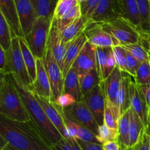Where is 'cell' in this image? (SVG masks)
Returning a JSON list of instances; mask_svg holds the SVG:
<instances>
[{
	"label": "cell",
	"instance_id": "obj_1",
	"mask_svg": "<svg viewBox=\"0 0 150 150\" xmlns=\"http://www.w3.org/2000/svg\"><path fill=\"white\" fill-rule=\"evenodd\" d=\"M0 135L8 144L7 150H54L32 119L21 122L0 115Z\"/></svg>",
	"mask_w": 150,
	"mask_h": 150
},
{
	"label": "cell",
	"instance_id": "obj_2",
	"mask_svg": "<svg viewBox=\"0 0 150 150\" xmlns=\"http://www.w3.org/2000/svg\"><path fill=\"white\" fill-rule=\"evenodd\" d=\"M10 79L18 91L23 105L26 107L30 119L51 146L58 143L63 137L47 116L45 110L35 97L34 93L23 86L14 75L9 74Z\"/></svg>",
	"mask_w": 150,
	"mask_h": 150
},
{
	"label": "cell",
	"instance_id": "obj_3",
	"mask_svg": "<svg viewBox=\"0 0 150 150\" xmlns=\"http://www.w3.org/2000/svg\"><path fill=\"white\" fill-rule=\"evenodd\" d=\"M0 115L21 122L31 120L17 88L8 74L0 87Z\"/></svg>",
	"mask_w": 150,
	"mask_h": 150
},
{
	"label": "cell",
	"instance_id": "obj_4",
	"mask_svg": "<svg viewBox=\"0 0 150 150\" xmlns=\"http://www.w3.org/2000/svg\"><path fill=\"white\" fill-rule=\"evenodd\" d=\"M4 71L6 74L14 75L23 86L31 90L32 82L22 56L19 37H13L11 46L8 51H6V65Z\"/></svg>",
	"mask_w": 150,
	"mask_h": 150
},
{
	"label": "cell",
	"instance_id": "obj_5",
	"mask_svg": "<svg viewBox=\"0 0 150 150\" xmlns=\"http://www.w3.org/2000/svg\"><path fill=\"white\" fill-rule=\"evenodd\" d=\"M53 19L38 17L30 32L24 38L28 46L36 58L42 59L48 46Z\"/></svg>",
	"mask_w": 150,
	"mask_h": 150
},
{
	"label": "cell",
	"instance_id": "obj_6",
	"mask_svg": "<svg viewBox=\"0 0 150 150\" xmlns=\"http://www.w3.org/2000/svg\"><path fill=\"white\" fill-rule=\"evenodd\" d=\"M100 24L102 29L114 37L120 45L137 44L140 41L142 32L122 18Z\"/></svg>",
	"mask_w": 150,
	"mask_h": 150
},
{
	"label": "cell",
	"instance_id": "obj_7",
	"mask_svg": "<svg viewBox=\"0 0 150 150\" xmlns=\"http://www.w3.org/2000/svg\"><path fill=\"white\" fill-rule=\"evenodd\" d=\"M42 60L51 84V100L54 102L63 93L64 78L61 68L54 59L52 52L48 46H47Z\"/></svg>",
	"mask_w": 150,
	"mask_h": 150
},
{
	"label": "cell",
	"instance_id": "obj_8",
	"mask_svg": "<svg viewBox=\"0 0 150 150\" xmlns=\"http://www.w3.org/2000/svg\"><path fill=\"white\" fill-rule=\"evenodd\" d=\"M62 110L67 119L84 126L97 135L99 124L82 100L77 101L73 105L62 109Z\"/></svg>",
	"mask_w": 150,
	"mask_h": 150
},
{
	"label": "cell",
	"instance_id": "obj_9",
	"mask_svg": "<svg viewBox=\"0 0 150 150\" xmlns=\"http://www.w3.org/2000/svg\"><path fill=\"white\" fill-rule=\"evenodd\" d=\"M105 94L104 81L91 90L82 97L81 100L86 104L99 125L103 124L104 110L105 106Z\"/></svg>",
	"mask_w": 150,
	"mask_h": 150
},
{
	"label": "cell",
	"instance_id": "obj_10",
	"mask_svg": "<svg viewBox=\"0 0 150 150\" xmlns=\"http://www.w3.org/2000/svg\"><path fill=\"white\" fill-rule=\"evenodd\" d=\"M87 38V41L95 48H111L120 45L114 37L102 29L100 24L89 20L83 32Z\"/></svg>",
	"mask_w": 150,
	"mask_h": 150
},
{
	"label": "cell",
	"instance_id": "obj_11",
	"mask_svg": "<svg viewBox=\"0 0 150 150\" xmlns=\"http://www.w3.org/2000/svg\"><path fill=\"white\" fill-rule=\"evenodd\" d=\"M35 96L56 129L59 132L63 138L68 139L69 136L63 118L62 108L57 105L55 102H53L51 99L39 96L36 94H35Z\"/></svg>",
	"mask_w": 150,
	"mask_h": 150
},
{
	"label": "cell",
	"instance_id": "obj_12",
	"mask_svg": "<svg viewBox=\"0 0 150 150\" xmlns=\"http://www.w3.org/2000/svg\"><path fill=\"white\" fill-rule=\"evenodd\" d=\"M129 92H130V107L135 113H137L143 122L145 128H146L148 124V119H149V110H148L146 99L140 86L138 85L133 79L130 80Z\"/></svg>",
	"mask_w": 150,
	"mask_h": 150
},
{
	"label": "cell",
	"instance_id": "obj_13",
	"mask_svg": "<svg viewBox=\"0 0 150 150\" xmlns=\"http://www.w3.org/2000/svg\"><path fill=\"white\" fill-rule=\"evenodd\" d=\"M121 18L119 0H100L89 20L98 23Z\"/></svg>",
	"mask_w": 150,
	"mask_h": 150
},
{
	"label": "cell",
	"instance_id": "obj_14",
	"mask_svg": "<svg viewBox=\"0 0 150 150\" xmlns=\"http://www.w3.org/2000/svg\"><path fill=\"white\" fill-rule=\"evenodd\" d=\"M72 67L76 70L79 79L87 72L96 69V48L87 41Z\"/></svg>",
	"mask_w": 150,
	"mask_h": 150
},
{
	"label": "cell",
	"instance_id": "obj_15",
	"mask_svg": "<svg viewBox=\"0 0 150 150\" xmlns=\"http://www.w3.org/2000/svg\"><path fill=\"white\" fill-rule=\"evenodd\" d=\"M68 44L64 42L61 36V32L57 26V20L53 19L51 30L49 33V38L48 41V46L51 49L54 59L58 63L61 69H62L64 57L67 51Z\"/></svg>",
	"mask_w": 150,
	"mask_h": 150
},
{
	"label": "cell",
	"instance_id": "obj_16",
	"mask_svg": "<svg viewBox=\"0 0 150 150\" xmlns=\"http://www.w3.org/2000/svg\"><path fill=\"white\" fill-rule=\"evenodd\" d=\"M19 23L23 36L27 35L32 29L38 19L33 5L30 0H15Z\"/></svg>",
	"mask_w": 150,
	"mask_h": 150
},
{
	"label": "cell",
	"instance_id": "obj_17",
	"mask_svg": "<svg viewBox=\"0 0 150 150\" xmlns=\"http://www.w3.org/2000/svg\"><path fill=\"white\" fill-rule=\"evenodd\" d=\"M31 91L39 96L48 99H51V84L42 59L37 58V76Z\"/></svg>",
	"mask_w": 150,
	"mask_h": 150
},
{
	"label": "cell",
	"instance_id": "obj_18",
	"mask_svg": "<svg viewBox=\"0 0 150 150\" xmlns=\"http://www.w3.org/2000/svg\"><path fill=\"white\" fill-rule=\"evenodd\" d=\"M0 10L8 22L13 36L23 37L19 23L15 0H0Z\"/></svg>",
	"mask_w": 150,
	"mask_h": 150
},
{
	"label": "cell",
	"instance_id": "obj_19",
	"mask_svg": "<svg viewBox=\"0 0 150 150\" xmlns=\"http://www.w3.org/2000/svg\"><path fill=\"white\" fill-rule=\"evenodd\" d=\"M86 42H87V38L85 36L84 34L81 33L77 38H75L73 41L69 43L65 57H64L62 69L64 78L67 74V72L72 68L73 63L79 56V53L81 52Z\"/></svg>",
	"mask_w": 150,
	"mask_h": 150
},
{
	"label": "cell",
	"instance_id": "obj_20",
	"mask_svg": "<svg viewBox=\"0 0 150 150\" xmlns=\"http://www.w3.org/2000/svg\"><path fill=\"white\" fill-rule=\"evenodd\" d=\"M122 78V71L117 66H116L111 74L104 81L105 98L111 104L117 108H118L117 96H118Z\"/></svg>",
	"mask_w": 150,
	"mask_h": 150
},
{
	"label": "cell",
	"instance_id": "obj_21",
	"mask_svg": "<svg viewBox=\"0 0 150 150\" xmlns=\"http://www.w3.org/2000/svg\"><path fill=\"white\" fill-rule=\"evenodd\" d=\"M119 4L121 18L125 19L138 30L142 32L136 0H119Z\"/></svg>",
	"mask_w": 150,
	"mask_h": 150
},
{
	"label": "cell",
	"instance_id": "obj_22",
	"mask_svg": "<svg viewBox=\"0 0 150 150\" xmlns=\"http://www.w3.org/2000/svg\"><path fill=\"white\" fill-rule=\"evenodd\" d=\"M89 20V19L88 18L82 16L81 17L77 19L68 26H66L64 29L60 31L62 38L64 42L68 44L81 34L83 33Z\"/></svg>",
	"mask_w": 150,
	"mask_h": 150
},
{
	"label": "cell",
	"instance_id": "obj_23",
	"mask_svg": "<svg viewBox=\"0 0 150 150\" xmlns=\"http://www.w3.org/2000/svg\"><path fill=\"white\" fill-rule=\"evenodd\" d=\"M131 79V76L129 74L122 71V78L117 96V107L120 110V116L130 107L129 86Z\"/></svg>",
	"mask_w": 150,
	"mask_h": 150
},
{
	"label": "cell",
	"instance_id": "obj_24",
	"mask_svg": "<svg viewBox=\"0 0 150 150\" xmlns=\"http://www.w3.org/2000/svg\"><path fill=\"white\" fill-rule=\"evenodd\" d=\"M63 93L72 95L76 99V101L81 100L82 94L81 91L80 80L77 71L73 67L70 69V71L64 76Z\"/></svg>",
	"mask_w": 150,
	"mask_h": 150
},
{
	"label": "cell",
	"instance_id": "obj_25",
	"mask_svg": "<svg viewBox=\"0 0 150 150\" xmlns=\"http://www.w3.org/2000/svg\"><path fill=\"white\" fill-rule=\"evenodd\" d=\"M19 41L25 65L30 76L31 81L33 83L37 76V58L29 48L23 37H19Z\"/></svg>",
	"mask_w": 150,
	"mask_h": 150
},
{
	"label": "cell",
	"instance_id": "obj_26",
	"mask_svg": "<svg viewBox=\"0 0 150 150\" xmlns=\"http://www.w3.org/2000/svg\"><path fill=\"white\" fill-rule=\"evenodd\" d=\"M130 107L120 116L118 123V141L120 146L130 147Z\"/></svg>",
	"mask_w": 150,
	"mask_h": 150
},
{
	"label": "cell",
	"instance_id": "obj_27",
	"mask_svg": "<svg viewBox=\"0 0 150 150\" xmlns=\"http://www.w3.org/2000/svg\"><path fill=\"white\" fill-rule=\"evenodd\" d=\"M146 130L143 122L141 120L137 113H135L130 107V148L134 146L144 132Z\"/></svg>",
	"mask_w": 150,
	"mask_h": 150
},
{
	"label": "cell",
	"instance_id": "obj_28",
	"mask_svg": "<svg viewBox=\"0 0 150 150\" xmlns=\"http://www.w3.org/2000/svg\"><path fill=\"white\" fill-rule=\"evenodd\" d=\"M38 17L53 19L58 0H30Z\"/></svg>",
	"mask_w": 150,
	"mask_h": 150
},
{
	"label": "cell",
	"instance_id": "obj_29",
	"mask_svg": "<svg viewBox=\"0 0 150 150\" xmlns=\"http://www.w3.org/2000/svg\"><path fill=\"white\" fill-rule=\"evenodd\" d=\"M79 80H80L82 97L89 93L91 90L93 89L95 87L99 85L100 82V79L97 69H93L85 74L83 76L79 79Z\"/></svg>",
	"mask_w": 150,
	"mask_h": 150
},
{
	"label": "cell",
	"instance_id": "obj_30",
	"mask_svg": "<svg viewBox=\"0 0 150 150\" xmlns=\"http://www.w3.org/2000/svg\"><path fill=\"white\" fill-rule=\"evenodd\" d=\"M13 37L10 25L0 10V44L5 51L10 49Z\"/></svg>",
	"mask_w": 150,
	"mask_h": 150
},
{
	"label": "cell",
	"instance_id": "obj_31",
	"mask_svg": "<svg viewBox=\"0 0 150 150\" xmlns=\"http://www.w3.org/2000/svg\"><path fill=\"white\" fill-rule=\"evenodd\" d=\"M142 32H150V3L148 0H136Z\"/></svg>",
	"mask_w": 150,
	"mask_h": 150
},
{
	"label": "cell",
	"instance_id": "obj_32",
	"mask_svg": "<svg viewBox=\"0 0 150 150\" xmlns=\"http://www.w3.org/2000/svg\"><path fill=\"white\" fill-rule=\"evenodd\" d=\"M81 4L79 3V4H76V6L72 7L71 9H70L67 13H64L59 19H56L57 20V26H58L59 29L62 31L66 26L70 24L72 22H73L75 20L81 17Z\"/></svg>",
	"mask_w": 150,
	"mask_h": 150
},
{
	"label": "cell",
	"instance_id": "obj_33",
	"mask_svg": "<svg viewBox=\"0 0 150 150\" xmlns=\"http://www.w3.org/2000/svg\"><path fill=\"white\" fill-rule=\"evenodd\" d=\"M111 48H96V69L100 82L105 81V67Z\"/></svg>",
	"mask_w": 150,
	"mask_h": 150
},
{
	"label": "cell",
	"instance_id": "obj_34",
	"mask_svg": "<svg viewBox=\"0 0 150 150\" xmlns=\"http://www.w3.org/2000/svg\"><path fill=\"white\" fill-rule=\"evenodd\" d=\"M134 81L138 85H145L150 84V63L149 60H145L140 63Z\"/></svg>",
	"mask_w": 150,
	"mask_h": 150
},
{
	"label": "cell",
	"instance_id": "obj_35",
	"mask_svg": "<svg viewBox=\"0 0 150 150\" xmlns=\"http://www.w3.org/2000/svg\"><path fill=\"white\" fill-rule=\"evenodd\" d=\"M121 46L127 51H128L140 63H142L145 60H149L147 51L139 42L133 44H122Z\"/></svg>",
	"mask_w": 150,
	"mask_h": 150
},
{
	"label": "cell",
	"instance_id": "obj_36",
	"mask_svg": "<svg viewBox=\"0 0 150 150\" xmlns=\"http://www.w3.org/2000/svg\"><path fill=\"white\" fill-rule=\"evenodd\" d=\"M96 136L98 141L101 144H103L108 141L118 140V131L111 129L105 124L103 123V124L99 125L98 134Z\"/></svg>",
	"mask_w": 150,
	"mask_h": 150
},
{
	"label": "cell",
	"instance_id": "obj_37",
	"mask_svg": "<svg viewBox=\"0 0 150 150\" xmlns=\"http://www.w3.org/2000/svg\"><path fill=\"white\" fill-rule=\"evenodd\" d=\"M79 4V0H58L56 4L53 19H59L70 9Z\"/></svg>",
	"mask_w": 150,
	"mask_h": 150
},
{
	"label": "cell",
	"instance_id": "obj_38",
	"mask_svg": "<svg viewBox=\"0 0 150 150\" xmlns=\"http://www.w3.org/2000/svg\"><path fill=\"white\" fill-rule=\"evenodd\" d=\"M112 50L117 66L122 71L127 72L126 71V49L123 48L121 45H119L113 46Z\"/></svg>",
	"mask_w": 150,
	"mask_h": 150
},
{
	"label": "cell",
	"instance_id": "obj_39",
	"mask_svg": "<svg viewBox=\"0 0 150 150\" xmlns=\"http://www.w3.org/2000/svg\"><path fill=\"white\" fill-rule=\"evenodd\" d=\"M54 150H82L76 139L62 138L58 143L53 146Z\"/></svg>",
	"mask_w": 150,
	"mask_h": 150
},
{
	"label": "cell",
	"instance_id": "obj_40",
	"mask_svg": "<svg viewBox=\"0 0 150 150\" xmlns=\"http://www.w3.org/2000/svg\"><path fill=\"white\" fill-rule=\"evenodd\" d=\"M78 132H77V138L76 139L81 140L82 141L88 143H100L98 141V138L95 134H94L92 131L86 129L84 126L77 124Z\"/></svg>",
	"mask_w": 150,
	"mask_h": 150
},
{
	"label": "cell",
	"instance_id": "obj_41",
	"mask_svg": "<svg viewBox=\"0 0 150 150\" xmlns=\"http://www.w3.org/2000/svg\"><path fill=\"white\" fill-rule=\"evenodd\" d=\"M140 63L137 59L135 58L128 51L126 50V71L127 74L134 77Z\"/></svg>",
	"mask_w": 150,
	"mask_h": 150
},
{
	"label": "cell",
	"instance_id": "obj_42",
	"mask_svg": "<svg viewBox=\"0 0 150 150\" xmlns=\"http://www.w3.org/2000/svg\"><path fill=\"white\" fill-rule=\"evenodd\" d=\"M76 101H76V99H75L72 95H70V94H66V93H62V94L57 98V99L54 102H55L57 105L59 106L60 107L64 109L66 108V107L73 105V104H75Z\"/></svg>",
	"mask_w": 150,
	"mask_h": 150
},
{
	"label": "cell",
	"instance_id": "obj_43",
	"mask_svg": "<svg viewBox=\"0 0 150 150\" xmlns=\"http://www.w3.org/2000/svg\"><path fill=\"white\" fill-rule=\"evenodd\" d=\"M99 1L100 0H87L86 3L81 4V7L82 16L89 19Z\"/></svg>",
	"mask_w": 150,
	"mask_h": 150
},
{
	"label": "cell",
	"instance_id": "obj_44",
	"mask_svg": "<svg viewBox=\"0 0 150 150\" xmlns=\"http://www.w3.org/2000/svg\"><path fill=\"white\" fill-rule=\"evenodd\" d=\"M63 118H64V122L65 124L66 129H67V134H68L69 138H73V139H76L77 138V123H76L73 121L67 119L63 113Z\"/></svg>",
	"mask_w": 150,
	"mask_h": 150
},
{
	"label": "cell",
	"instance_id": "obj_45",
	"mask_svg": "<svg viewBox=\"0 0 150 150\" xmlns=\"http://www.w3.org/2000/svg\"><path fill=\"white\" fill-rule=\"evenodd\" d=\"M131 150H150V136L146 132V130L141 137L139 142L133 147Z\"/></svg>",
	"mask_w": 150,
	"mask_h": 150
},
{
	"label": "cell",
	"instance_id": "obj_46",
	"mask_svg": "<svg viewBox=\"0 0 150 150\" xmlns=\"http://www.w3.org/2000/svg\"><path fill=\"white\" fill-rule=\"evenodd\" d=\"M116 66H117V63H116V60L114 56V52H113L112 48H111V51H110L109 54H108L106 64H105V73H104L105 79L111 74V72H112L113 71H114V69L116 68Z\"/></svg>",
	"mask_w": 150,
	"mask_h": 150
},
{
	"label": "cell",
	"instance_id": "obj_47",
	"mask_svg": "<svg viewBox=\"0 0 150 150\" xmlns=\"http://www.w3.org/2000/svg\"><path fill=\"white\" fill-rule=\"evenodd\" d=\"M78 144L82 149V150H103V144L98 143H88L76 139Z\"/></svg>",
	"mask_w": 150,
	"mask_h": 150
},
{
	"label": "cell",
	"instance_id": "obj_48",
	"mask_svg": "<svg viewBox=\"0 0 150 150\" xmlns=\"http://www.w3.org/2000/svg\"><path fill=\"white\" fill-rule=\"evenodd\" d=\"M103 150H120V144L118 140L111 141L103 144Z\"/></svg>",
	"mask_w": 150,
	"mask_h": 150
},
{
	"label": "cell",
	"instance_id": "obj_49",
	"mask_svg": "<svg viewBox=\"0 0 150 150\" xmlns=\"http://www.w3.org/2000/svg\"><path fill=\"white\" fill-rule=\"evenodd\" d=\"M141 89L142 90L146 99V104H147L148 110H149V115L150 114V84L145 85H139Z\"/></svg>",
	"mask_w": 150,
	"mask_h": 150
},
{
	"label": "cell",
	"instance_id": "obj_50",
	"mask_svg": "<svg viewBox=\"0 0 150 150\" xmlns=\"http://www.w3.org/2000/svg\"><path fill=\"white\" fill-rule=\"evenodd\" d=\"M6 65V51L0 44V71H4Z\"/></svg>",
	"mask_w": 150,
	"mask_h": 150
},
{
	"label": "cell",
	"instance_id": "obj_51",
	"mask_svg": "<svg viewBox=\"0 0 150 150\" xmlns=\"http://www.w3.org/2000/svg\"><path fill=\"white\" fill-rule=\"evenodd\" d=\"M8 149V144L4 138L0 135V150Z\"/></svg>",
	"mask_w": 150,
	"mask_h": 150
},
{
	"label": "cell",
	"instance_id": "obj_52",
	"mask_svg": "<svg viewBox=\"0 0 150 150\" xmlns=\"http://www.w3.org/2000/svg\"><path fill=\"white\" fill-rule=\"evenodd\" d=\"M5 75H6V74L4 73L3 71H0V87H1L3 81H4V77H5Z\"/></svg>",
	"mask_w": 150,
	"mask_h": 150
},
{
	"label": "cell",
	"instance_id": "obj_53",
	"mask_svg": "<svg viewBox=\"0 0 150 150\" xmlns=\"http://www.w3.org/2000/svg\"><path fill=\"white\" fill-rule=\"evenodd\" d=\"M146 132L150 136V114L149 115V119H148V124L146 128Z\"/></svg>",
	"mask_w": 150,
	"mask_h": 150
},
{
	"label": "cell",
	"instance_id": "obj_54",
	"mask_svg": "<svg viewBox=\"0 0 150 150\" xmlns=\"http://www.w3.org/2000/svg\"><path fill=\"white\" fill-rule=\"evenodd\" d=\"M147 52L148 55H149V60L150 63V32H149V46L147 48Z\"/></svg>",
	"mask_w": 150,
	"mask_h": 150
},
{
	"label": "cell",
	"instance_id": "obj_55",
	"mask_svg": "<svg viewBox=\"0 0 150 150\" xmlns=\"http://www.w3.org/2000/svg\"><path fill=\"white\" fill-rule=\"evenodd\" d=\"M120 150H131V148H130V147H124L120 146Z\"/></svg>",
	"mask_w": 150,
	"mask_h": 150
},
{
	"label": "cell",
	"instance_id": "obj_56",
	"mask_svg": "<svg viewBox=\"0 0 150 150\" xmlns=\"http://www.w3.org/2000/svg\"><path fill=\"white\" fill-rule=\"evenodd\" d=\"M86 1H87V0H79V2L80 3V4L81 5V4H83L84 3H86Z\"/></svg>",
	"mask_w": 150,
	"mask_h": 150
},
{
	"label": "cell",
	"instance_id": "obj_57",
	"mask_svg": "<svg viewBox=\"0 0 150 150\" xmlns=\"http://www.w3.org/2000/svg\"><path fill=\"white\" fill-rule=\"evenodd\" d=\"M148 1H149V2L150 3V0H148Z\"/></svg>",
	"mask_w": 150,
	"mask_h": 150
}]
</instances>
